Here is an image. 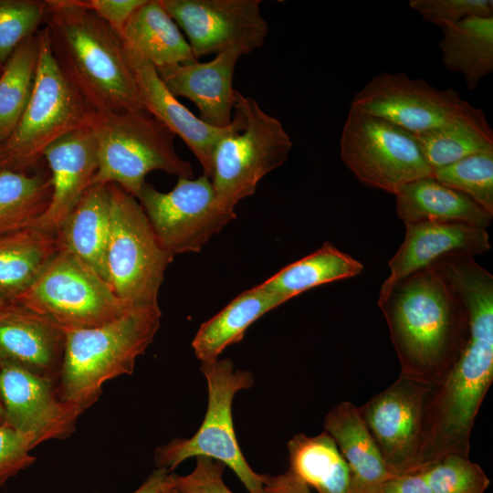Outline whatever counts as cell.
<instances>
[{
    "label": "cell",
    "mask_w": 493,
    "mask_h": 493,
    "mask_svg": "<svg viewBox=\"0 0 493 493\" xmlns=\"http://www.w3.org/2000/svg\"><path fill=\"white\" fill-rule=\"evenodd\" d=\"M444 271L467 310L469 337L454 368L427 398L421 471L448 454L469 457L475 420L493 381V276L469 257L448 261Z\"/></svg>",
    "instance_id": "cell-1"
},
{
    "label": "cell",
    "mask_w": 493,
    "mask_h": 493,
    "mask_svg": "<svg viewBox=\"0 0 493 493\" xmlns=\"http://www.w3.org/2000/svg\"><path fill=\"white\" fill-rule=\"evenodd\" d=\"M400 374L438 385L463 353L469 319L456 288L430 266L398 280L378 299Z\"/></svg>",
    "instance_id": "cell-2"
},
{
    "label": "cell",
    "mask_w": 493,
    "mask_h": 493,
    "mask_svg": "<svg viewBox=\"0 0 493 493\" xmlns=\"http://www.w3.org/2000/svg\"><path fill=\"white\" fill-rule=\"evenodd\" d=\"M43 27L59 68L99 114L144 109L121 37L96 14L78 0H47Z\"/></svg>",
    "instance_id": "cell-3"
},
{
    "label": "cell",
    "mask_w": 493,
    "mask_h": 493,
    "mask_svg": "<svg viewBox=\"0 0 493 493\" xmlns=\"http://www.w3.org/2000/svg\"><path fill=\"white\" fill-rule=\"evenodd\" d=\"M161 317L159 306L137 308L97 327L65 330L59 397L83 412L91 407L107 382L133 372L137 358L160 328Z\"/></svg>",
    "instance_id": "cell-4"
},
{
    "label": "cell",
    "mask_w": 493,
    "mask_h": 493,
    "mask_svg": "<svg viewBox=\"0 0 493 493\" xmlns=\"http://www.w3.org/2000/svg\"><path fill=\"white\" fill-rule=\"evenodd\" d=\"M35 84L27 106L12 135L0 144V172L32 173L45 163L55 142L93 125L99 113L59 68L42 26Z\"/></svg>",
    "instance_id": "cell-5"
},
{
    "label": "cell",
    "mask_w": 493,
    "mask_h": 493,
    "mask_svg": "<svg viewBox=\"0 0 493 493\" xmlns=\"http://www.w3.org/2000/svg\"><path fill=\"white\" fill-rule=\"evenodd\" d=\"M292 142L281 122L252 98L236 90L233 120L214 152L213 186L219 205H236L255 194L261 179L283 165Z\"/></svg>",
    "instance_id": "cell-6"
},
{
    "label": "cell",
    "mask_w": 493,
    "mask_h": 493,
    "mask_svg": "<svg viewBox=\"0 0 493 493\" xmlns=\"http://www.w3.org/2000/svg\"><path fill=\"white\" fill-rule=\"evenodd\" d=\"M98 169L93 184H115L136 198L155 170L194 178L189 162L176 152L175 135L146 110L99 114Z\"/></svg>",
    "instance_id": "cell-7"
},
{
    "label": "cell",
    "mask_w": 493,
    "mask_h": 493,
    "mask_svg": "<svg viewBox=\"0 0 493 493\" xmlns=\"http://www.w3.org/2000/svg\"><path fill=\"white\" fill-rule=\"evenodd\" d=\"M200 370L208 390L204 421L192 437L174 438L155 450L157 468L172 472L190 457L205 456L231 468L249 493H263L262 475L256 473L243 456L232 415L234 397L253 385L252 373L235 369L234 362L226 358L201 364Z\"/></svg>",
    "instance_id": "cell-8"
},
{
    "label": "cell",
    "mask_w": 493,
    "mask_h": 493,
    "mask_svg": "<svg viewBox=\"0 0 493 493\" xmlns=\"http://www.w3.org/2000/svg\"><path fill=\"white\" fill-rule=\"evenodd\" d=\"M110 184L109 285L131 309L158 307L164 273L174 257L159 243L138 200L121 186Z\"/></svg>",
    "instance_id": "cell-9"
},
{
    "label": "cell",
    "mask_w": 493,
    "mask_h": 493,
    "mask_svg": "<svg viewBox=\"0 0 493 493\" xmlns=\"http://www.w3.org/2000/svg\"><path fill=\"white\" fill-rule=\"evenodd\" d=\"M13 302L50 318L65 330L97 327L131 309L89 266L61 248Z\"/></svg>",
    "instance_id": "cell-10"
},
{
    "label": "cell",
    "mask_w": 493,
    "mask_h": 493,
    "mask_svg": "<svg viewBox=\"0 0 493 493\" xmlns=\"http://www.w3.org/2000/svg\"><path fill=\"white\" fill-rule=\"evenodd\" d=\"M340 148L342 162L361 183L392 194L413 181L432 176L410 132L352 107Z\"/></svg>",
    "instance_id": "cell-11"
},
{
    "label": "cell",
    "mask_w": 493,
    "mask_h": 493,
    "mask_svg": "<svg viewBox=\"0 0 493 493\" xmlns=\"http://www.w3.org/2000/svg\"><path fill=\"white\" fill-rule=\"evenodd\" d=\"M351 107L383 118L413 135L459 123L489 124L484 112L453 89H439L404 72H382L355 94Z\"/></svg>",
    "instance_id": "cell-12"
},
{
    "label": "cell",
    "mask_w": 493,
    "mask_h": 493,
    "mask_svg": "<svg viewBox=\"0 0 493 493\" xmlns=\"http://www.w3.org/2000/svg\"><path fill=\"white\" fill-rule=\"evenodd\" d=\"M136 199L159 243L173 257L200 252L236 217L235 212L219 205L212 180L205 173L197 178H178L167 193L145 182Z\"/></svg>",
    "instance_id": "cell-13"
},
{
    "label": "cell",
    "mask_w": 493,
    "mask_h": 493,
    "mask_svg": "<svg viewBox=\"0 0 493 493\" xmlns=\"http://www.w3.org/2000/svg\"><path fill=\"white\" fill-rule=\"evenodd\" d=\"M434 386L399 374L392 384L358 407L393 477L421 471L424 412Z\"/></svg>",
    "instance_id": "cell-14"
},
{
    "label": "cell",
    "mask_w": 493,
    "mask_h": 493,
    "mask_svg": "<svg viewBox=\"0 0 493 493\" xmlns=\"http://www.w3.org/2000/svg\"><path fill=\"white\" fill-rule=\"evenodd\" d=\"M186 35L196 59L229 50L242 56L263 47L268 24L260 0H160Z\"/></svg>",
    "instance_id": "cell-15"
},
{
    "label": "cell",
    "mask_w": 493,
    "mask_h": 493,
    "mask_svg": "<svg viewBox=\"0 0 493 493\" xmlns=\"http://www.w3.org/2000/svg\"><path fill=\"white\" fill-rule=\"evenodd\" d=\"M58 383L20 367L0 363V398L4 423L12 427L31 451L38 445L69 437L84 413L63 401Z\"/></svg>",
    "instance_id": "cell-16"
},
{
    "label": "cell",
    "mask_w": 493,
    "mask_h": 493,
    "mask_svg": "<svg viewBox=\"0 0 493 493\" xmlns=\"http://www.w3.org/2000/svg\"><path fill=\"white\" fill-rule=\"evenodd\" d=\"M65 341V330L50 318L16 302L0 309V363L58 383Z\"/></svg>",
    "instance_id": "cell-17"
},
{
    "label": "cell",
    "mask_w": 493,
    "mask_h": 493,
    "mask_svg": "<svg viewBox=\"0 0 493 493\" xmlns=\"http://www.w3.org/2000/svg\"><path fill=\"white\" fill-rule=\"evenodd\" d=\"M123 45L143 108L182 139L199 161L203 173L212 179L215 146L231 123L220 128L204 122L170 92L146 58L124 41Z\"/></svg>",
    "instance_id": "cell-18"
},
{
    "label": "cell",
    "mask_w": 493,
    "mask_h": 493,
    "mask_svg": "<svg viewBox=\"0 0 493 493\" xmlns=\"http://www.w3.org/2000/svg\"><path fill=\"white\" fill-rule=\"evenodd\" d=\"M44 160L51 175L52 194L48 207L33 226L56 234L97 172L96 122L55 142L46 150Z\"/></svg>",
    "instance_id": "cell-19"
},
{
    "label": "cell",
    "mask_w": 493,
    "mask_h": 493,
    "mask_svg": "<svg viewBox=\"0 0 493 493\" xmlns=\"http://www.w3.org/2000/svg\"><path fill=\"white\" fill-rule=\"evenodd\" d=\"M404 242L390 259V274L379 298L404 277L452 256L475 257L491 248L485 228L459 223L423 222L406 225Z\"/></svg>",
    "instance_id": "cell-20"
},
{
    "label": "cell",
    "mask_w": 493,
    "mask_h": 493,
    "mask_svg": "<svg viewBox=\"0 0 493 493\" xmlns=\"http://www.w3.org/2000/svg\"><path fill=\"white\" fill-rule=\"evenodd\" d=\"M241 56L229 50L216 54L207 62L196 60L156 70L174 97L186 98L195 104L200 120L221 128L233 120L236 95L233 78Z\"/></svg>",
    "instance_id": "cell-21"
},
{
    "label": "cell",
    "mask_w": 493,
    "mask_h": 493,
    "mask_svg": "<svg viewBox=\"0 0 493 493\" xmlns=\"http://www.w3.org/2000/svg\"><path fill=\"white\" fill-rule=\"evenodd\" d=\"M110 221V184H93L56 232L58 247L74 254L108 284L106 252Z\"/></svg>",
    "instance_id": "cell-22"
},
{
    "label": "cell",
    "mask_w": 493,
    "mask_h": 493,
    "mask_svg": "<svg viewBox=\"0 0 493 493\" xmlns=\"http://www.w3.org/2000/svg\"><path fill=\"white\" fill-rule=\"evenodd\" d=\"M324 431L335 441L351 474V493H379L393 477L358 407L350 401L334 406L324 418Z\"/></svg>",
    "instance_id": "cell-23"
},
{
    "label": "cell",
    "mask_w": 493,
    "mask_h": 493,
    "mask_svg": "<svg viewBox=\"0 0 493 493\" xmlns=\"http://www.w3.org/2000/svg\"><path fill=\"white\" fill-rule=\"evenodd\" d=\"M394 195L398 217L405 226L459 223L487 229L493 219V213L432 176L404 185Z\"/></svg>",
    "instance_id": "cell-24"
},
{
    "label": "cell",
    "mask_w": 493,
    "mask_h": 493,
    "mask_svg": "<svg viewBox=\"0 0 493 493\" xmlns=\"http://www.w3.org/2000/svg\"><path fill=\"white\" fill-rule=\"evenodd\" d=\"M286 301L259 285L242 292L200 326L192 341L195 357L201 364L217 361L227 347L242 341L255 321Z\"/></svg>",
    "instance_id": "cell-25"
},
{
    "label": "cell",
    "mask_w": 493,
    "mask_h": 493,
    "mask_svg": "<svg viewBox=\"0 0 493 493\" xmlns=\"http://www.w3.org/2000/svg\"><path fill=\"white\" fill-rule=\"evenodd\" d=\"M121 39L156 69L197 59L178 26L160 0H146L129 19Z\"/></svg>",
    "instance_id": "cell-26"
},
{
    "label": "cell",
    "mask_w": 493,
    "mask_h": 493,
    "mask_svg": "<svg viewBox=\"0 0 493 493\" xmlns=\"http://www.w3.org/2000/svg\"><path fill=\"white\" fill-rule=\"evenodd\" d=\"M59 249L56 234L30 226L0 235V297L13 302Z\"/></svg>",
    "instance_id": "cell-27"
},
{
    "label": "cell",
    "mask_w": 493,
    "mask_h": 493,
    "mask_svg": "<svg viewBox=\"0 0 493 493\" xmlns=\"http://www.w3.org/2000/svg\"><path fill=\"white\" fill-rule=\"evenodd\" d=\"M441 29L445 67L461 73L467 87L475 89L493 70V16H469Z\"/></svg>",
    "instance_id": "cell-28"
},
{
    "label": "cell",
    "mask_w": 493,
    "mask_h": 493,
    "mask_svg": "<svg viewBox=\"0 0 493 493\" xmlns=\"http://www.w3.org/2000/svg\"><path fill=\"white\" fill-rule=\"evenodd\" d=\"M289 470L318 493H351L349 467L333 438L325 431L295 435L288 442Z\"/></svg>",
    "instance_id": "cell-29"
},
{
    "label": "cell",
    "mask_w": 493,
    "mask_h": 493,
    "mask_svg": "<svg viewBox=\"0 0 493 493\" xmlns=\"http://www.w3.org/2000/svg\"><path fill=\"white\" fill-rule=\"evenodd\" d=\"M363 265L325 242L309 256L293 262L259 284L287 301L315 287L360 275Z\"/></svg>",
    "instance_id": "cell-30"
},
{
    "label": "cell",
    "mask_w": 493,
    "mask_h": 493,
    "mask_svg": "<svg viewBox=\"0 0 493 493\" xmlns=\"http://www.w3.org/2000/svg\"><path fill=\"white\" fill-rule=\"evenodd\" d=\"M51 194L46 162L28 173L0 172V235L33 226L48 207Z\"/></svg>",
    "instance_id": "cell-31"
},
{
    "label": "cell",
    "mask_w": 493,
    "mask_h": 493,
    "mask_svg": "<svg viewBox=\"0 0 493 493\" xmlns=\"http://www.w3.org/2000/svg\"><path fill=\"white\" fill-rule=\"evenodd\" d=\"M39 30L18 45L0 74V144L12 135L30 100L40 53Z\"/></svg>",
    "instance_id": "cell-32"
},
{
    "label": "cell",
    "mask_w": 493,
    "mask_h": 493,
    "mask_svg": "<svg viewBox=\"0 0 493 493\" xmlns=\"http://www.w3.org/2000/svg\"><path fill=\"white\" fill-rule=\"evenodd\" d=\"M413 136L432 171L475 153L493 151L490 126L459 123Z\"/></svg>",
    "instance_id": "cell-33"
},
{
    "label": "cell",
    "mask_w": 493,
    "mask_h": 493,
    "mask_svg": "<svg viewBox=\"0 0 493 493\" xmlns=\"http://www.w3.org/2000/svg\"><path fill=\"white\" fill-rule=\"evenodd\" d=\"M432 177L493 213V151L475 153L435 169Z\"/></svg>",
    "instance_id": "cell-34"
},
{
    "label": "cell",
    "mask_w": 493,
    "mask_h": 493,
    "mask_svg": "<svg viewBox=\"0 0 493 493\" xmlns=\"http://www.w3.org/2000/svg\"><path fill=\"white\" fill-rule=\"evenodd\" d=\"M421 473L434 493H485L490 485L478 464L458 454L442 456Z\"/></svg>",
    "instance_id": "cell-35"
},
{
    "label": "cell",
    "mask_w": 493,
    "mask_h": 493,
    "mask_svg": "<svg viewBox=\"0 0 493 493\" xmlns=\"http://www.w3.org/2000/svg\"><path fill=\"white\" fill-rule=\"evenodd\" d=\"M47 0H0V71L27 37L44 25Z\"/></svg>",
    "instance_id": "cell-36"
},
{
    "label": "cell",
    "mask_w": 493,
    "mask_h": 493,
    "mask_svg": "<svg viewBox=\"0 0 493 493\" xmlns=\"http://www.w3.org/2000/svg\"><path fill=\"white\" fill-rule=\"evenodd\" d=\"M408 5L441 28L469 16H493L492 0H410Z\"/></svg>",
    "instance_id": "cell-37"
},
{
    "label": "cell",
    "mask_w": 493,
    "mask_h": 493,
    "mask_svg": "<svg viewBox=\"0 0 493 493\" xmlns=\"http://www.w3.org/2000/svg\"><path fill=\"white\" fill-rule=\"evenodd\" d=\"M194 470L184 476L171 472L173 488L182 493H233L226 485V466L205 456H197Z\"/></svg>",
    "instance_id": "cell-38"
},
{
    "label": "cell",
    "mask_w": 493,
    "mask_h": 493,
    "mask_svg": "<svg viewBox=\"0 0 493 493\" xmlns=\"http://www.w3.org/2000/svg\"><path fill=\"white\" fill-rule=\"evenodd\" d=\"M29 452L12 427L0 424V487L35 463L37 457Z\"/></svg>",
    "instance_id": "cell-39"
},
{
    "label": "cell",
    "mask_w": 493,
    "mask_h": 493,
    "mask_svg": "<svg viewBox=\"0 0 493 493\" xmlns=\"http://www.w3.org/2000/svg\"><path fill=\"white\" fill-rule=\"evenodd\" d=\"M107 23L121 37L133 13L146 0H78Z\"/></svg>",
    "instance_id": "cell-40"
},
{
    "label": "cell",
    "mask_w": 493,
    "mask_h": 493,
    "mask_svg": "<svg viewBox=\"0 0 493 493\" xmlns=\"http://www.w3.org/2000/svg\"><path fill=\"white\" fill-rule=\"evenodd\" d=\"M379 493H434L421 472L393 476L385 480Z\"/></svg>",
    "instance_id": "cell-41"
},
{
    "label": "cell",
    "mask_w": 493,
    "mask_h": 493,
    "mask_svg": "<svg viewBox=\"0 0 493 493\" xmlns=\"http://www.w3.org/2000/svg\"><path fill=\"white\" fill-rule=\"evenodd\" d=\"M263 493H311L289 469L279 475L262 474Z\"/></svg>",
    "instance_id": "cell-42"
},
{
    "label": "cell",
    "mask_w": 493,
    "mask_h": 493,
    "mask_svg": "<svg viewBox=\"0 0 493 493\" xmlns=\"http://www.w3.org/2000/svg\"><path fill=\"white\" fill-rule=\"evenodd\" d=\"M172 487L171 472L163 468H156L132 493H166Z\"/></svg>",
    "instance_id": "cell-43"
},
{
    "label": "cell",
    "mask_w": 493,
    "mask_h": 493,
    "mask_svg": "<svg viewBox=\"0 0 493 493\" xmlns=\"http://www.w3.org/2000/svg\"><path fill=\"white\" fill-rule=\"evenodd\" d=\"M4 419H5V417H4V408H3L1 398H0V424L4 423Z\"/></svg>",
    "instance_id": "cell-44"
},
{
    "label": "cell",
    "mask_w": 493,
    "mask_h": 493,
    "mask_svg": "<svg viewBox=\"0 0 493 493\" xmlns=\"http://www.w3.org/2000/svg\"><path fill=\"white\" fill-rule=\"evenodd\" d=\"M7 303H8V301L5 300L4 299H2V298L0 297V309H1L2 307H4L5 304H7Z\"/></svg>",
    "instance_id": "cell-45"
},
{
    "label": "cell",
    "mask_w": 493,
    "mask_h": 493,
    "mask_svg": "<svg viewBox=\"0 0 493 493\" xmlns=\"http://www.w3.org/2000/svg\"><path fill=\"white\" fill-rule=\"evenodd\" d=\"M166 493H182V492H179L178 490L174 489L172 487L171 488L168 489V491Z\"/></svg>",
    "instance_id": "cell-46"
},
{
    "label": "cell",
    "mask_w": 493,
    "mask_h": 493,
    "mask_svg": "<svg viewBox=\"0 0 493 493\" xmlns=\"http://www.w3.org/2000/svg\"><path fill=\"white\" fill-rule=\"evenodd\" d=\"M0 74H1V71H0Z\"/></svg>",
    "instance_id": "cell-47"
}]
</instances>
